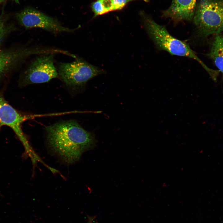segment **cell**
<instances>
[{
    "label": "cell",
    "mask_w": 223,
    "mask_h": 223,
    "mask_svg": "<svg viewBox=\"0 0 223 223\" xmlns=\"http://www.w3.org/2000/svg\"><path fill=\"white\" fill-rule=\"evenodd\" d=\"M192 20L201 37L220 34L223 31V0H199Z\"/></svg>",
    "instance_id": "3957f363"
},
{
    "label": "cell",
    "mask_w": 223,
    "mask_h": 223,
    "mask_svg": "<svg viewBox=\"0 0 223 223\" xmlns=\"http://www.w3.org/2000/svg\"><path fill=\"white\" fill-rule=\"evenodd\" d=\"M91 7L94 13V17L112 11L110 0H96L92 3Z\"/></svg>",
    "instance_id": "8fae6325"
},
{
    "label": "cell",
    "mask_w": 223,
    "mask_h": 223,
    "mask_svg": "<svg viewBox=\"0 0 223 223\" xmlns=\"http://www.w3.org/2000/svg\"><path fill=\"white\" fill-rule=\"evenodd\" d=\"M196 2V0H172L169 7L162 11V15L176 22L191 21Z\"/></svg>",
    "instance_id": "9c48e42d"
},
{
    "label": "cell",
    "mask_w": 223,
    "mask_h": 223,
    "mask_svg": "<svg viewBox=\"0 0 223 223\" xmlns=\"http://www.w3.org/2000/svg\"><path fill=\"white\" fill-rule=\"evenodd\" d=\"M17 4H20L19 0H12Z\"/></svg>",
    "instance_id": "5bb4252c"
},
{
    "label": "cell",
    "mask_w": 223,
    "mask_h": 223,
    "mask_svg": "<svg viewBox=\"0 0 223 223\" xmlns=\"http://www.w3.org/2000/svg\"><path fill=\"white\" fill-rule=\"evenodd\" d=\"M140 15L144 27L159 50H165L171 55L194 59L201 64L209 75L213 74L214 70L208 67L187 44L173 37L164 26L157 23L144 11H141Z\"/></svg>",
    "instance_id": "7a4b0ae2"
},
{
    "label": "cell",
    "mask_w": 223,
    "mask_h": 223,
    "mask_svg": "<svg viewBox=\"0 0 223 223\" xmlns=\"http://www.w3.org/2000/svg\"><path fill=\"white\" fill-rule=\"evenodd\" d=\"M4 0H0V3L2 2H4Z\"/></svg>",
    "instance_id": "2e32d148"
},
{
    "label": "cell",
    "mask_w": 223,
    "mask_h": 223,
    "mask_svg": "<svg viewBox=\"0 0 223 223\" xmlns=\"http://www.w3.org/2000/svg\"><path fill=\"white\" fill-rule=\"evenodd\" d=\"M20 24L26 29L39 28L55 34L72 33L77 29L63 26L57 20L32 8L24 9L16 15Z\"/></svg>",
    "instance_id": "8992f818"
},
{
    "label": "cell",
    "mask_w": 223,
    "mask_h": 223,
    "mask_svg": "<svg viewBox=\"0 0 223 223\" xmlns=\"http://www.w3.org/2000/svg\"><path fill=\"white\" fill-rule=\"evenodd\" d=\"M45 130L50 147L68 163L77 161L96 143L93 134L74 120L59 122L47 126Z\"/></svg>",
    "instance_id": "6da1fadb"
},
{
    "label": "cell",
    "mask_w": 223,
    "mask_h": 223,
    "mask_svg": "<svg viewBox=\"0 0 223 223\" xmlns=\"http://www.w3.org/2000/svg\"><path fill=\"white\" fill-rule=\"evenodd\" d=\"M207 55L212 59L223 74V35L217 34Z\"/></svg>",
    "instance_id": "30bf717a"
},
{
    "label": "cell",
    "mask_w": 223,
    "mask_h": 223,
    "mask_svg": "<svg viewBox=\"0 0 223 223\" xmlns=\"http://www.w3.org/2000/svg\"><path fill=\"white\" fill-rule=\"evenodd\" d=\"M46 50L39 47H21L0 50V79L30 55L45 54Z\"/></svg>",
    "instance_id": "52a82bcc"
},
{
    "label": "cell",
    "mask_w": 223,
    "mask_h": 223,
    "mask_svg": "<svg viewBox=\"0 0 223 223\" xmlns=\"http://www.w3.org/2000/svg\"><path fill=\"white\" fill-rule=\"evenodd\" d=\"M10 30V27L7 24L5 18L0 15V45Z\"/></svg>",
    "instance_id": "4fadbf2b"
},
{
    "label": "cell",
    "mask_w": 223,
    "mask_h": 223,
    "mask_svg": "<svg viewBox=\"0 0 223 223\" xmlns=\"http://www.w3.org/2000/svg\"><path fill=\"white\" fill-rule=\"evenodd\" d=\"M93 221L92 218H90L89 220L88 223H93Z\"/></svg>",
    "instance_id": "9a60e30c"
},
{
    "label": "cell",
    "mask_w": 223,
    "mask_h": 223,
    "mask_svg": "<svg viewBox=\"0 0 223 223\" xmlns=\"http://www.w3.org/2000/svg\"><path fill=\"white\" fill-rule=\"evenodd\" d=\"M55 54L37 57L29 65L21 77L22 85L48 82L58 76L54 64Z\"/></svg>",
    "instance_id": "5b68a950"
},
{
    "label": "cell",
    "mask_w": 223,
    "mask_h": 223,
    "mask_svg": "<svg viewBox=\"0 0 223 223\" xmlns=\"http://www.w3.org/2000/svg\"><path fill=\"white\" fill-rule=\"evenodd\" d=\"M70 63L60 62L57 70L58 76L67 86L80 88L90 79L104 72V71L77 57Z\"/></svg>",
    "instance_id": "277c9868"
},
{
    "label": "cell",
    "mask_w": 223,
    "mask_h": 223,
    "mask_svg": "<svg viewBox=\"0 0 223 223\" xmlns=\"http://www.w3.org/2000/svg\"><path fill=\"white\" fill-rule=\"evenodd\" d=\"M19 113L0 96V124L9 127L25 145H28L21 128V124L29 118Z\"/></svg>",
    "instance_id": "ba28073f"
},
{
    "label": "cell",
    "mask_w": 223,
    "mask_h": 223,
    "mask_svg": "<svg viewBox=\"0 0 223 223\" xmlns=\"http://www.w3.org/2000/svg\"><path fill=\"white\" fill-rule=\"evenodd\" d=\"M135 0H110L111 4L112 11L121 10L129 2ZM144 0L146 1L147 0Z\"/></svg>",
    "instance_id": "7c38bea8"
}]
</instances>
